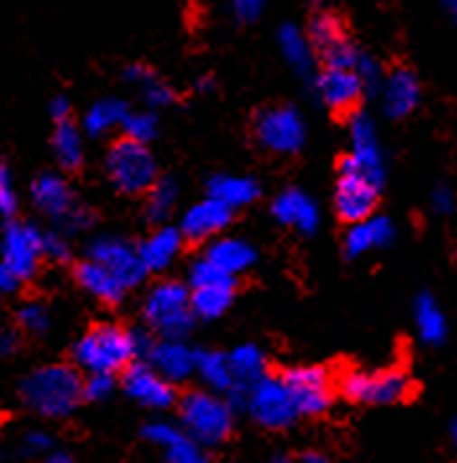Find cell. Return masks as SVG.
<instances>
[{
  "mask_svg": "<svg viewBox=\"0 0 457 463\" xmlns=\"http://www.w3.org/2000/svg\"><path fill=\"white\" fill-rule=\"evenodd\" d=\"M52 152L63 171H79L84 165V134L71 121L55 123Z\"/></svg>",
  "mask_w": 457,
  "mask_h": 463,
  "instance_id": "obj_32",
  "label": "cell"
},
{
  "mask_svg": "<svg viewBox=\"0 0 457 463\" xmlns=\"http://www.w3.org/2000/svg\"><path fill=\"white\" fill-rule=\"evenodd\" d=\"M73 280L79 283L81 291H87L89 296H95L97 301L102 304H121L126 298L128 288L123 286L121 280L110 272L107 268H102L95 260H81L73 268Z\"/></svg>",
  "mask_w": 457,
  "mask_h": 463,
  "instance_id": "obj_22",
  "label": "cell"
},
{
  "mask_svg": "<svg viewBox=\"0 0 457 463\" xmlns=\"http://www.w3.org/2000/svg\"><path fill=\"white\" fill-rule=\"evenodd\" d=\"M204 257L210 262H215L217 268L225 269L228 275H241L248 268H254L256 262V249L248 244L241 236H219L212 239L207 249H204Z\"/></svg>",
  "mask_w": 457,
  "mask_h": 463,
  "instance_id": "obj_25",
  "label": "cell"
},
{
  "mask_svg": "<svg viewBox=\"0 0 457 463\" xmlns=\"http://www.w3.org/2000/svg\"><path fill=\"white\" fill-rule=\"evenodd\" d=\"M272 215L280 225H288L293 231L309 233V236L319 228V220H322L316 202L301 189H285V192L275 196Z\"/></svg>",
  "mask_w": 457,
  "mask_h": 463,
  "instance_id": "obj_20",
  "label": "cell"
},
{
  "mask_svg": "<svg viewBox=\"0 0 457 463\" xmlns=\"http://www.w3.org/2000/svg\"><path fill=\"white\" fill-rule=\"evenodd\" d=\"M22 286H24V283H22V280H19L16 275H11L8 269L0 268V291H3V293H16L19 288H22Z\"/></svg>",
  "mask_w": 457,
  "mask_h": 463,
  "instance_id": "obj_50",
  "label": "cell"
},
{
  "mask_svg": "<svg viewBox=\"0 0 457 463\" xmlns=\"http://www.w3.org/2000/svg\"><path fill=\"white\" fill-rule=\"evenodd\" d=\"M149 341L118 322H99L73 343V364L84 372L118 374L145 356Z\"/></svg>",
  "mask_w": 457,
  "mask_h": 463,
  "instance_id": "obj_1",
  "label": "cell"
},
{
  "mask_svg": "<svg viewBox=\"0 0 457 463\" xmlns=\"http://www.w3.org/2000/svg\"><path fill=\"white\" fill-rule=\"evenodd\" d=\"M379 189L382 184L371 181L368 175L356 171H342L335 186V213L342 222H359L371 218L379 204Z\"/></svg>",
  "mask_w": 457,
  "mask_h": 463,
  "instance_id": "obj_13",
  "label": "cell"
},
{
  "mask_svg": "<svg viewBox=\"0 0 457 463\" xmlns=\"http://www.w3.org/2000/svg\"><path fill=\"white\" fill-rule=\"evenodd\" d=\"M181 430H183V427H175V424H170V421H149L145 427V439L146 442H152L154 448L163 450Z\"/></svg>",
  "mask_w": 457,
  "mask_h": 463,
  "instance_id": "obj_43",
  "label": "cell"
},
{
  "mask_svg": "<svg viewBox=\"0 0 457 463\" xmlns=\"http://www.w3.org/2000/svg\"><path fill=\"white\" fill-rule=\"evenodd\" d=\"M313 92L324 108L332 113H356L361 102L366 84L356 69H337V66H324L313 76Z\"/></svg>",
  "mask_w": 457,
  "mask_h": 463,
  "instance_id": "obj_16",
  "label": "cell"
},
{
  "mask_svg": "<svg viewBox=\"0 0 457 463\" xmlns=\"http://www.w3.org/2000/svg\"><path fill=\"white\" fill-rule=\"evenodd\" d=\"M233 411L228 395L215 391H191L178 401L181 427L207 448H215L233 432Z\"/></svg>",
  "mask_w": 457,
  "mask_h": 463,
  "instance_id": "obj_3",
  "label": "cell"
},
{
  "mask_svg": "<svg viewBox=\"0 0 457 463\" xmlns=\"http://www.w3.org/2000/svg\"><path fill=\"white\" fill-rule=\"evenodd\" d=\"M145 362L154 366L170 383H183L196 374L199 351H193L183 338H157L149 341L145 351Z\"/></svg>",
  "mask_w": 457,
  "mask_h": 463,
  "instance_id": "obj_17",
  "label": "cell"
},
{
  "mask_svg": "<svg viewBox=\"0 0 457 463\" xmlns=\"http://www.w3.org/2000/svg\"><path fill=\"white\" fill-rule=\"evenodd\" d=\"M152 73L154 71H152V69H146V66H142V63H131V66H126L123 79H126L128 84H134V87H142Z\"/></svg>",
  "mask_w": 457,
  "mask_h": 463,
  "instance_id": "obj_48",
  "label": "cell"
},
{
  "mask_svg": "<svg viewBox=\"0 0 457 463\" xmlns=\"http://www.w3.org/2000/svg\"><path fill=\"white\" fill-rule=\"evenodd\" d=\"M272 463H290V458L288 456H275V458H272Z\"/></svg>",
  "mask_w": 457,
  "mask_h": 463,
  "instance_id": "obj_56",
  "label": "cell"
},
{
  "mask_svg": "<svg viewBox=\"0 0 457 463\" xmlns=\"http://www.w3.org/2000/svg\"><path fill=\"white\" fill-rule=\"evenodd\" d=\"M246 409H248L251 419L265 430H288L290 424L301 416L283 374L262 377L246 395Z\"/></svg>",
  "mask_w": 457,
  "mask_h": 463,
  "instance_id": "obj_10",
  "label": "cell"
},
{
  "mask_svg": "<svg viewBox=\"0 0 457 463\" xmlns=\"http://www.w3.org/2000/svg\"><path fill=\"white\" fill-rule=\"evenodd\" d=\"M121 131L123 137H128V139H136V142L149 145V142L157 137L160 123H157V116H154L152 110H128Z\"/></svg>",
  "mask_w": 457,
  "mask_h": 463,
  "instance_id": "obj_36",
  "label": "cell"
},
{
  "mask_svg": "<svg viewBox=\"0 0 457 463\" xmlns=\"http://www.w3.org/2000/svg\"><path fill=\"white\" fill-rule=\"evenodd\" d=\"M309 37H312L313 48L319 55H324L327 50H332L340 43L348 40L345 34V26L340 22V16L332 11H319L313 14L312 22H309Z\"/></svg>",
  "mask_w": 457,
  "mask_h": 463,
  "instance_id": "obj_34",
  "label": "cell"
},
{
  "mask_svg": "<svg viewBox=\"0 0 457 463\" xmlns=\"http://www.w3.org/2000/svg\"><path fill=\"white\" fill-rule=\"evenodd\" d=\"M29 411L45 419H66L84 401V380L76 366L45 364L32 369L19 385Z\"/></svg>",
  "mask_w": 457,
  "mask_h": 463,
  "instance_id": "obj_2",
  "label": "cell"
},
{
  "mask_svg": "<svg viewBox=\"0 0 457 463\" xmlns=\"http://www.w3.org/2000/svg\"><path fill=\"white\" fill-rule=\"evenodd\" d=\"M277 45H280V52L285 58L290 69L301 76H309L313 73V63H316V48H313L312 37L303 34L301 29L295 24H285L280 26L277 32Z\"/></svg>",
  "mask_w": 457,
  "mask_h": 463,
  "instance_id": "obj_28",
  "label": "cell"
},
{
  "mask_svg": "<svg viewBox=\"0 0 457 463\" xmlns=\"http://www.w3.org/2000/svg\"><path fill=\"white\" fill-rule=\"evenodd\" d=\"M0 254H3L0 268L8 269L11 275H16L22 283H26L37 275L40 262L45 260V233H40L29 222L5 220Z\"/></svg>",
  "mask_w": 457,
  "mask_h": 463,
  "instance_id": "obj_9",
  "label": "cell"
},
{
  "mask_svg": "<svg viewBox=\"0 0 457 463\" xmlns=\"http://www.w3.org/2000/svg\"><path fill=\"white\" fill-rule=\"evenodd\" d=\"M196 377L204 383L207 391H215L219 395H230V392L236 391V377H233L230 356L222 354V351H199Z\"/></svg>",
  "mask_w": 457,
  "mask_h": 463,
  "instance_id": "obj_29",
  "label": "cell"
},
{
  "mask_svg": "<svg viewBox=\"0 0 457 463\" xmlns=\"http://www.w3.org/2000/svg\"><path fill=\"white\" fill-rule=\"evenodd\" d=\"M45 260H52V262L71 260V246L61 233H45Z\"/></svg>",
  "mask_w": 457,
  "mask_h": 463,
  "instance_id": "obj_46",
  "label": "cell"
},
{
  "mask_svg": "<svg viewBox=\"0 0 457 463\" xmlns=\"http://www.w3.org/2000/svg\"><path fill=\"white\" fill-rule=\"evenodd\" d=\"M207 194L219 199L230 210H241V207L254 204L259 199V194H262V189H259V181L254 175L217 173L207 184Z\"/></svg>",
  "mask_w": 457,
  "mask_h": 463,
  "instance_id": "obj_26",
  "label": "cell"
},
{
  "mask_svg": "<svg viewBox=\"0 0 457 463\" xmlns=\"http://www.w3.org/2000/svg\"><path fill=\"white\" fill-rule=\"evenodd\" d=\"M254 137L266 152L295 155L306 142V123L293 105H269L254 118Z\"/></svg>",
  "mask_w": 457,
  "mask_h": 463,
  "instance_id": "obj_8",
  "label": "cell"
},
{
  "mask_svg": "<svg viewBox=\"0 0 457 463\" xmlns=\"http://www.w3.org/2000/svg\"><path fill=\"white\" fill-rule=\"evenodd\" d=\"M230 366H233V377H236V391L230 392V403L233 406H246V395L248 391L266 377V356L262 354L259 345L254 343H243L238 348H233L230 354Z\"/></svg>",
  "mask_w": 457,
  "mask_h": 463,
  "instance_id": "obj_21",
  "label": "cell"
},
{
  "mask_svg": "<svg viewBox=\"0 0 457 463\" xmlns=\"http://www.w3.org/2000/svg\"><path fill=\"white\" fill-rule=\"evenodd\" d=\"M146 325L157 338H183L191 330L193 307L191 286L181 280H160L145 296Z\"/></svg>",
  "mask_w": 457,
  "mask_h": 463,
  "instance_id": "obj_4",
  "label": "cell"
},
{
  "mask_svg": "<svg viewBox=\"0 0 457 463\" xmlns=\"http://www.w3.org/2000/svg\"><path fill=\"white\" fill-rule=\"evenodd\" d=\"M128 116V105L118 98H105L92 102L84 113V134L87 137H107L110 131L123 128Z\"/></svg>",
  "mask_w": 457,
  "mask_h": 463,
  "instance_id": "obj_30",
  "label": "cell"
},
{
  "mask_svg": "<svg viewBox=\"0 0 457 463\" xmlns=\"http://www.w3.org/2000/svg\"><path fill=\"white\" fill-rule=\"evenodd\" d=\"M145 213L149 222L165 225V220L173 215V210L178 207V196H181V186L173 175H160L154 181V186L146 192Z\"/></svg>",
  "mask_w": 457,
  "mask_h": 463,
  "instance_id": "obj_33",
  "label": "cell"
},
{
  "mask_svg": "<svg viewBox=\"0 0 457 463\" xmlns=\"http://www.w3.org/2000/svg\"><path fill=\"white\" fill-rule=\"evenodd\" d=\"M356 71H359V76L363 79V84H366V92H371V95H379V90H382V81H385V76H387V73L382 71V63H379L377 58H371V55L361 52Z\"/></svg>",
  "mask_w": 457,
  "mask_h": 463,
  "instance_id": "obj_42",
  "label": "cell"
},
{
  "mask_svg": "<svg viewBox=\"0 0 457 463\" xmlns=\"http://www.w3.org/2000/svg\"><path fill=\"white\" fill-rule=\"evenodd\" d=\"M444 11H447V16L457 24V0H444Z\"/></svg>",
  "mask_w": 457,
  "mask_h": 463,
  "instance_id": "obj_53",
  "label": "cell"
},
{
  "mask_svg": "<svg viewBox=\"0 0 457 463\" xmlns=\"http://www.w3.org/2000/svg\"><path fill=\"white\" fill-rule=\"evenodd\" d=\"M298 463H332V458L324 456V453H319V450H306V453L298 458Z\"/></svg>",
  "mask_w": 457,
  "mask_h": 463,
  "instance_id": "obj_51",
  "label": "cell"
},
{
  "mask_svg": "<svg viewBox=\"0 0 457 463\" xmlns=\"http://www.w3.org/2000/svg\"><path fill=\"white\" fill-rule=\"evenodd\" d=\"M116 391V374L107 372H92L84 380V401H107Z\"/></svg>",
  "mask_w": 457,
  "mask_h": 463,
  "instance_id": "obj_40",
  "label": "cell"
},
{
  "mask_svg": "<svg viewBox=\"0 0 457 463\" xmlns=\"http://www.w3.org/2000/svg\"><path fill=\"white\" fill-rule=\"evenodd\" d=\"M413 319H415V330L421 335V341L429 345H439L447 338V317L439 307V301L432 293H421L413 304Z\"/></svg>",
  "mask_w": 457,
  "mask_h": 463,
  "instance_id": "obj_31",
  "label": "cell"
},
{
  "mask_svg": "<svg viewBox=\"0 0 457 463\" xmlns=\"http://www.w3.org/2000/svg\"><path fill=\"white\" fill-rule=\"evenodd\" d=\"M183 231L181 228H170V225H160L154 233H149L145 241L139 244V254H142V262L149 272H163L168 269L181 249H183Z\"/></svg>",
  "mask_w": 457,
  "mask_h": 463,
  "instance_id": "obj_24",
  "label": "cell"
},
{
  "mask_svg": "<svg viewBox=\"0 0 457 463\" xmlns=\"http://www.w3.org/2000/svg\"><path fill=\"white\" fill-rule=\"evenodd\" d=\"M283 380L293 392L301 416H322L330 411L335 401V388L324 366H290L283 372Z\"/></svg>",
  "mask_w": 457,
  "mask_h": 463,
  "instance_id": "obj_12",
  "label": "cell"
},
{
  "mask_svg": "<svg viewBox=\"0 0 457 463\" xmlns=\"http://www.w3.org/2000/svg\"><path fill=\"white\" fill-rule=\"evenodd\" d=\"M139 90H142V98H145V102L149 105V108H168V105L175 102V92H173V87H170L168 81L157 79L154 73L146 79Z\"/></svg>",
  "mask_w": 457,
  "mask_h": 463,
  "instance_id": "obj_38",
  "label": "cell"
},
{
  "mask_svg": "<svg viewBox=\"0 0 457 463\" xmlns=\"http://www.w3.org/2000/svg\"><path fill=\"white\" fill-rule=\"evenodd\" d=\"M165 463H210L207 458V445L193 439L186 430H181L175 438L163 448Z\"/></svg>",
  "mask_w": 457,
  "mask_h": 463,
  "instance_id": "obj_35",
  "label": "cell"
},
{
  "mask_svg": "<svg viewBox=\"0 0 457 463\" xmlns=\"http://www.w3.org/2000/svg\"><path fill=\"white\" fill-rule=\"evenodd\" d=\"M16 351H19V333L16 330H3L0 333V354L14 356Z\"/></svg>",
  "mask_w": 457,
  "mask_h": 463,
  "instance_id": "obj_49",
  "label": "cell"
},
{
  "mask_svg": "<svg viewBox=\"0 0 457 463\" xmlns=\"http://www.w3.org/2000/svg\"><path fill=\"white\" fill-rule=\"evenodd\" d=\"M16 319H19V327L29 335H45L50 330V309L42 301H26Z\"/></svg>",
  "mask_w": 457,
  "mask_h": 463,
  "instance_id": "obj_37",
  "label": "cell"
},
{
  "mask_svg": "<svg viewBox=\"0 0 457 463\" xmlns=\"http://www.w3.org/2000/svg\"><path fill=\"white\" fill-rule=\"evenodd\" d=\"M432 210L436 215H442V218H447V215H452L457 210V194L447 186V184H439V186H434L432 192Z\"/></svg>",
  "mask_w": 457,
  "mask_h": 463,
  "instance_id": "obj_44",
  "label": "cell"
},
{
  "mask_svg": "<svg viewBox=\"0 0 457 463\" xmlns=\"http://www.w3.org/2000/svg\"><path fill=\"white\" fill-rule=\"evenodd\" d=\"M52 450V438L45 430H29L19 439V453L24 458H40V456H50Z\"/></svg>",
  "mask_w": 457,
  "mask_h": 463,
  "instance_id": "obj_41",
  "label": "cell"
},
{
  "mask_svg": "<svg viewBox=\"0 0 457 463\" xmlns=\"http://www.w3.org/2000/svg\"><path fill=\"white\" fill-rule=\"evenodd\" d=\"M121 385L131 401H136L139 406L152 409V411H165L170 406H175V401H178L175 383L163 377L149 362H134L128 366L123 372Z\"/></svg>",
  "mask_w": 457,
  "mask_h": 463,
  "instance_id": "obj_14",
  "label": "cell"
},
{
  "mask_svg": "<svg viewBox=\"0 0 457 463\" xmlns=\"http://www.w3.org/2000/svg\"><path fill=\"white\" fill-rule=\"evenodd\" d=\"M266 0H228L230 5V14L238 19V22H256L265 11Z\"/></svg>",
  "mask_w": 457,
  "mask_h": 463,
  "instance_id": "obj_45",
  "label": "cell"
},
{
  "mask_svg": "<svg viewBox=\"0 0 457 463\" xmlns=\"http://www.w3.org/2000/svg\"><path fill=\"white\" fill-rule=\"evenodd\" d=\"M32 202H34V207L42 215L55 220L69 233L84 231L92 222V213L81 202H76L71 186L58 173H42V175H37V181L32 184Z\"/></svg>",
  "mask_w": 457,
  "mask_h": 463,
  "instance_id": "obj_7",
  "label": "cell"
},
{
  "mask_svg": "<svg viewBox=\"0 0 457 463\" xmlns=\"http://www.w3.org/2000/svg\"><path fill=\"white\" fill-rule=\"evenodd\" d=\"M340 392L350 403L363 406H389L408 398L410 377L392 366V369H350L340 380Z\"/></svg>",
  "mask_w": 457,
  "mask_h": 463,
  "instance_id": "obj_6",
  "label": "cell"
},
{
  "mask_svg": "<svg viewBox=\"0 0 457 463\" xmlns=\"http://www.w3.org/2000/svg\"><path fill=\"white\" fill-rule=\"evenodd\" d=\"M348 131H350V146H348V155H342L340 168L361 173L377 184H385V157H382V146H379L377 126L371 121V116L356 110L350 116Z\"/></svg>",
  "mask_w": 457,
  "mask_h": 463,
  "instance_id": "obj_11",
  "label": "cell"
},
{
  "mask_svg": "<svg viewBox=\"0 0 457 463\" xmlns=\"http://www.w3.org/2000/svg\"><path fill=\"white\" fill-rule=\"evenodd\" d=\"M196 87H199V90H212V87H215V81H212L210 76H204V79H199V81H196Z\"/></svg>",
  "mask_w": 457,
  "mask_h": 463,
  "instance_id": "obj_55",
  "label": "cell"
},
{
  "mask_svg": "<svg viewBox=\"0 0 457 463\" xmlns=\"http://www.w3.org/2000/svg\"><path fill=\"white\" fill-rule=\"evenodd\" d=\"M230 218H233V210L215 196L207 194L201 202H196L183 213L178 228L183 231L186 241L201 244V241H212L215 236H219L228 228Z\"/></svg>",
  "mask_w": 457,
  "mask_h": 463,
  "instance_id": "obj_18",
  "label": "cell"
},
{
  "mask_svg": "<svg viewBox=\"0 0 457 463\" xmlns=\"http://www.w3.org/2000/svg\"><path fill=\"white\" fill-rule=\"evenodd\" d=\"M69 116H71V102H69V98L58 95V98L50 99V118L52 121L63 123L69 121Z\"/></svg>",
  "mask_w": 457,
  "mask_h": 463,
  "instance_id": "obj_47",
  "label": "cell"
},
{
  "mask_svg": "<svg viewBox=\"0 0 457 463\" xmlns=\"http://www.w3.org/2000/svg\"><path fill=\"white\" fill-rule=\"evenodd\" d=\"M89 260L99 262L102 268H107L123 286L131 291L136 288L149 269L145 268L142 262V254H139V246L128 244L126 239H118V236H102V239H95L89 251H87Z\"/></svg>",
  "mask_w": 457,
  "mask_h": 463,
  "instance_id": "obj_15",
  "label": "cell"
},
{
  "mask_svg": "<svg viewBox=\"0 0 457 463\" xmlns=\"http://www.w3.org/2000/svg\"><path fill=\"white\" fill-rule=\"evenodd\" d=\"M42 463H76L69 453H50Z\"/></svg>",
  "mask_w": 457,
  "mask_h": 463,
  "instance_id": "obj_52",
  "label": "cell"
},
{
  "mask_svg": "<svg viewBox=\"0 0 457 463\" xmlns=\"http://www.w3.org/2000/svg\"><path fill=\"white\" fill-rule=\"evenodd\" d=\"M19 210V192L14 186V175H11V168L3 163L0 165V215L5 220H14Z\"/></svg>",
  "mask_w": 457,
  "mask_h": 463,
  "instance_id": "obj_39",
  "label": "cell"
},
{
  "mask_svg": "<svg viewBox=\"0 0 457 463\" xmlns=\"http://www.w3.org/2000/svg\"><path fill=\"white\" fill-rule=\"evenodd\" d=\"M105 173L110 178V184L121 192V194L136 196L146 194L154 181L160 178L157 173V160L149 152V145L121 137L118 142H113L107 155H105Z\"/></svg>",
  "mask_w": 457,
  "mask_h": 463,
  "instance_id": "obj_5",
  "label": "cell"
},
{
  "mask_svg": "<svg viewBox=\"0 0 457 463\" xmlns=\"http://www.w3.org/2000/svg\"><path fill=\"white\" fill-rule=\"evenodd\" d=\"M236 296V278H219L204 286L191 288V307L193 315L199 319H217L222 317Z\"/></svg>",
  "mask_w": 457,
  "mask_h": 463,
  "instance_id": "obj_27",
  "label": "cell"
},
{
  "mask_svg": "<svg viewBox=\"0 0 457 463\" xmlns=\"http://www.w3.org/2000/svg\"><path fill=\"white\" fill-rule=\"evenodd\" d=\"M450 442H452V448L457 450V419L450 421Z\"/></svg>",
  "mask_w": 457,
  "mask_h": 463,
  "instance_id": "obj_54",
  "label": "cell"
},
{
  "mask_svg": "<svg viewBox=\"0 0 457 463\" xmlns=\"http://www.w3.org/2000/svg\"><path fill=\"white\" fill-rule=\"evenodd\" d=\"M379 99H382V108L389 118L410 116L421 102V84H418L415 73L408 69H392L382 81Z\"/></svg>",
  "mask_w": 457,
  "mask_h": 463,
  "instance_id": "obj_19",
  "label": "cell"
},
{
  "mask_svg": "<svg viewBox=\"0 0 457 463\" xmlns=\"http://www.w3.org/2000/svg\"><path fill=\"white\" fill-rule=\"evenodd\" d=\"M392 239H395L392 220L374 213L371 218L350 222V228L345 233V251L350 257H361V254H368V251H377L382 246L392 244Z\"/></svg>",
  "mask_w": 457,
  "mask_h": 463,
  "instance_id": "obj_23",
  "label": "cell"
}]
</instances>
